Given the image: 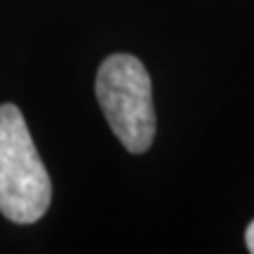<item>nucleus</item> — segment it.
<instances>
[{"instance_id":"1","label":"nucleus","mask_w":254,"mask_h":254,"mask_svg":"<svg viewBox=\"0 0 254 254\" xmlns=\"http://www.w3.org/2000/svg\"><path fill=\"white\" fill-rule=\"evenodd\" d=\"M52 182L14 104L0 106V212L14 224H33L50 207Z\"/></svg>"},{"instance_id":"2","label":"nucleus","mask_w":254,"mask_h":254,"mask_svg":"<svg viewBox=\"0 0 254 254\" xmlns=\"http://www.w3.org/2000/svg\"><path fill=\"white\" fill-rule=\"evenodd\" d=\"M97 99L104 118L129 153H146L155 136L151 78L132 55H111L97 71Z\"/></svg>"},{"instance_id":"3","label":"nucleus","mask_w":254,"mask_h":254,"mask_svg":"<svg viewBox=\"0 0 254 254\" xmlns=\"http://www.w3.org/2000/svg\"><path fill=\"white\" fill-rule=\"evenodd\" d=\"M245 245H247V250L254 254V221L247 226V231H245Z\"/></svg>"}]
</instances>
